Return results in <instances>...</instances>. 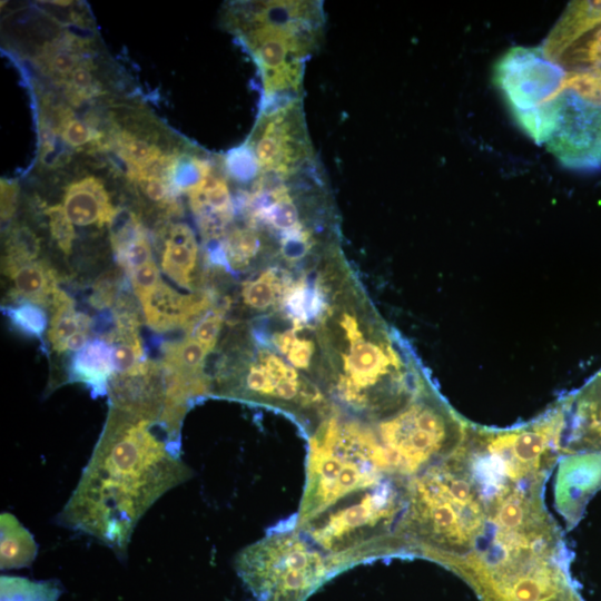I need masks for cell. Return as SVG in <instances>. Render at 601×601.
Returning a JSON list of instances; mask_svg holds the SVG:
<instances>
[{"mask_svg": "<svg viewBox=\"0 0 601 601\" xmlns=\"http://www.w3.org/2000/svg\"><path fill=\"white\" fill-rule=\"evenodd\" d=\"M293 282L285 270L269 267L255 278L244 282L240 293L243 302L247 308L258 312L268 311L282 304Z\"/></svg>", "mask_w": 601, "mask_h": 601, "instance_id": "cell-23", "label": "cell"}, {"mask_svg": "<svg viewBox=\"0 0 601 601\" xmlns=\"http://www.w3.org/2000/svg\"><path fill=\"white\" fill-rule=\"evenodd\" d=\"M186 193L205 242L223 240L235 215L225 178L213 169L201 183Z\"/></svg>", "mask_w": 601, "mask_h": 601, "instance_id": "cell-14", "label": "cell"}, {"mask_svg": "<svg viewBox=\"0 0 601 601\" xmlns=\"http://www.w3.org/2000/svg\"><path fill=\"white\" fill-rule=\"evenodd\" d=\"M247 144L255 155L258 176L288 179L318 160L308 136L302 100L260 112Z\"/></svg>", "mask_w": 601, "mask_h": 601, "instance_id": "cell-10", "label": "cell"}, {"mask_svg": "<svg viewBox=\"0 0 601 601\" xmlns=\"http://www.w3.org/2000/svg\"><path fill=\"white\" fill-rule=\"evenodd\" d=\"M225 167L227 173L239 183L254 181L258 176L256 158L247 142L228 151Z\"/></svg>", "mask_w": 601, "mask_h": 601, "instance_id": "cell-34", "label": "cell"}, {"mask_svg": "<svg viewBox=\"0 0 601 601\" xmlns=\"http://www.w3.org/2000/svg\"><path fill=\"white\" fill-rule=\"evenodd\" d=\"M565 75L541 48H512L494 67L495 86L518 125L536 144H545L554 129L555 99L563 89Z\"/></svg>", "mask_w": 601, "mask_h": 601, "instance_id": "cell-9", "label": "cell"}, {"mask_svg": "<svg viewBox=\"0 0 601 601\" xmlns=\"http://www.w3.org/2000/svg\"><path fill=\"white\" fill-rule=\"evenodd\" d=\"M63 208L71 223L78 226L111 224L119 213L102 183L91 176L67 187Z\"/></svg>", "mask_w": 601, "mask_h": 601, "instance_id": "cell-16", "label": "cell"}, {"mask_svg": "<svg viewBox=\"0 0 601 601\" xmlns=\"http://www.w3.org/2000/svg\"><path fill=\"white\" fill-rule=\"evenodd\" d=\"M116 148L120 158L134 170L145 168L162 156L156 145L127 131L117 135Z\"/></svg>", "mask_w": 601, "mask_h": 601, "instance_id": "cell-29", "label": "cell"}, {"mask_svg": "<svg viewBox=\"0 0 601 601\" xmlns=\"http://www.w3.org/2000/svg\"><path fill=\"white\" fill-rule=\"evenodd\" d=\"M554 62L569 72L601 68V24L569 46Z\"/></svg>", "mask_w": 601, "mask_h": 601, "instance_id": "cell-27", "label": "cell"}, {"mask_svg": "<svg viewBox=\"0 0 601 601\" xmlns=\"http://www.w3.org/2000/svg\"><path fill=\"white\" fill-rule=\"evenodd\" d=\"M229 268L243 270L263 253L264 233L249 225L229 230L221 240Z\"/></svg>", "mask_w": 601, "mask_h": 601, "instance_id": "cell-25", "label": "cell"}, {"mask_svg": "<svg viewBox=\"0 0 601 601\" xmlns=\"http://www.w3.org/2000/svg\"><path fill=\"white\" fill-rule=\"evenodd\" d=\"M372 425L393 471L412 480L451 455L471 424L428 380L406 405Z\"/></svg>", "mask_w": 601, "mask_h": 601, "instance_id": "cell-7", "label": "cell"}, {"mask_svg": "<svg viewBox=\"0 0 601 601\" xmlns=\"http://www.w3.org/2000/svg\"><path fill=\"white\" fill-rule=\"evenodd\" d=\"M227 22L254 58L263 81L260 112L302 100L308 58L324 33L322 2L270 0L237 3Z\"/></svg>", "mask_w": 601, "mask_h": 601, "instance_id": "cell-3", "label": "cell"}, {"mask_svg": "<svg viewBox=\"0 0 601 601\" xmlns=\"http://www.w3.org/2000/svg\"><path fill=\"white\" fill-rule=\"evenodd\" d=\"M197 259L198 244L190 227L181 223L170 225L164 240L162 272L180 287L191 289Z\"/></svg>", "mask_w": 601, "mask_h": 601, "instance_id": "cell-18", "label": "cell"}, {"mask_svg": "<svg viewBox=\"0 0 601 601\" xmlns=\"http://www.w3.org/2000/svg\"><path fill=\"white\" fill-rule=\"evenodd\" d=\"M128 277L137 297L149 292L161 280L159 269L154 260L138 267Z\"/></svg>", "mask_w": 601, "mask_h": 601, "instance_id": "cell-40", "label": "cell"}, {"mask_svg": "<svg viewBox=\"0 0 601 601\" xmlns=\"http://www.w3.org/2000/svg\"><path fill=\"white\" fill-rule=\"evenodd\" d=\"M39 239L27 227H17L11 230L6 240V255L2 264L32 262L39 254Z\"/></svg>", "mask_w": 601, "mask_h": 601, "instance_id": "cell-31", "label": "cell"}, {"mask_svg": "<svg viewBox=\"0 0 601 601\" xmlns=\"http://www.w3.org/2000/svg\"><path fill=\"white\" fill-rule=\"evenodd\" d=\"M555 126L548 150L566 168L601 169V104L562 89L555 99Z\"/></svg>", "mask_w": 601, "mask_h": 601, "instance_id": "cell-11", "label": "cell"}, {"mask_svg": "<svg viewBox=\"0 0 601 601\" xmlns=\"http://www.w3.org/2000/svg\"><path fill=\"white\" fill-rule=\"evenodd\" d=\"M114 254L118 264L127 275L150 260H154L147 233L126 246L115 250Z\"/></svg>", "mask_w": 601, "mask_h": 601, "instance_id": "cell-36", "label": "cell"}, {"mask_svg": "<svg viewBox=\"0 0 601 601\" xmlns=\"http://www.w3.org/2000/svg\"><path fill=\"white\" fill-rule=\"evenodd\" d=\"M560 402L564 413L561 452L601 453V370Z\"/></svg>", "mask_w": 601, "mask_h": 601, "instance_id": "cell-12", "label": "cell"}, {"mask_svg": "<svg viewBox=\"0 0 601 601\" xmlns=\"http://www.w3.org/2000/svg\"><path fill=\"white\" fill-rule=\"evenodd\" d=\"M51 319L48 338L53 351H67L68 339L80 331H90L92 319L87 314L76 311L75 300L59 287L51 299Z\"/></svg>", "mask_w": 601, "mask_h": 601, "instance_id": "cell-21", "label": "cell"}, {"mask_svg": "<svg viewBox=\"0 0 601 601\" xmlns=\"http://www.w3.org/2000/svg\"><path fill=\"white\" fill-rule=\"evenodd\" d=\"M164 413L109 402L91 457L59 514L62 524L118 554L127 551L148 509L193 475L181 459L180 430L169 425Z\"/></svg>", "mask_w": 601, "mask_h": 601, "instance_id": "cell-1", "label": "cell"}, {"mask_svg": "<svg viewBox=\"0 0 601 601\" xmlns=\"http://www.w3.org/2000/svg\"><path fill=\"white\" fill-rule=\"evenodd\" d=\"M211 393L278 408L292 416L311 437L333 413L326 393L274 353L269 346L242 356L239 364H224Z\"/></svg>", "mask_w": 601, "mask_h": 601, "instance_id": "cell-8", "label": "cell"}, {"mask_svg": "<svg viewBox=\"0 0 601 601\" xmlns=\"http://www.w3.org/2000/svg\"><path fill=\"white\" fill-rule=\"evenodd\" d=\"M2 312L26 335L41 338L47 328V314L37 304L20 302L18 305L2 307Z\"/></svg>", "mask_w": 601, "mask_h": 601, "instance_id": "cell-30", "label": "cell"}, {"mask_svg": "<svg viewBox=\"0 0 601 601\" xmlns=\"http://www.w3.org/2000/svg\"><path fill=\"white\" fill-rule=\"evenodd\" d=\"M49 219V229L59 249L69 255L72 249L76 233L63 206L53 205L46 209Z\"/></svg>", "mask_w": 601, "mask_h": 601, "instance_id": "cell-35", "label": "cell"}, {"mask_svg": "<svg viewBox=\"0 0 601 601\" xmlns=\"http://www.w3.org/2000/svg\"><path fill=\"white\" fill-rule=\"evenodd\" d=\"M59 589L52 582L1 577V601H57Z\"/></svg>", "mask_w": 601, "mask_h": 601, "instance_id": "cell-28", "label": "cell"}, {"mask_svg": "<svg viewBox=\"0 0 601 601\" xmlns=\"http://www.w3.org/2000/svg\"><path fill=\"white\" fill-rule=\"evenodd\" d=\"M349 279L319 319L324 390L343 413L375 423L406 405L430 378Z\"/></svg>", "mask_w": 601, "mask_h": 601, "instance_id": "cell-2", "label": "cell"}, {"mask_svg": "<svg viewBox=\"0 0 601 601\" xmlns=\"http://www.w3.org/2000/svg\"><path fill=\"white\" fill-rule=\"evenodd\" d=\"M2 272L13 283L12 298L49 306L58 288L56 272L45 262L2 264Z\"/></svg>", "mask_w": 601, "mask_h": 601, "instance_id": "cell-20", "label": "cell"}, {"mask_svg": "<svg viewBox=\"0 0 601 601\" xmlns=\"http://www.w3.org/2000/svg\"><path fill=\"white\" fill-rule=\"evenodd\" d=\"M38 551L31 533L16 519L4 512L0 516V566L2 570L31 564Z\"/></svg>", "mask_w": 601, "mask_h": 601, "instance_id": "cell-22", "label": "cell"}, {"mask_svg": "<svg viewBox=\"0 0 601 601\" xmlns=\"http://www.w3.org/2000/svg\"><path fill=\"white\" fill-rule=\"evenodd\" d=\"M114 374L112 347L105 339L90 341L69 366V380L86 384L95 397L108 393Z\"/></svg>", "mask_w": 601, "mask_h": 601, "instance_id": "cell-19", "label": "cell"}, {"mask_svg": "<svg viewBox=\"0 0 601 601\" xmlns=\"http://www.w3.org/2000/svg\"><path fill=\"white\" fill-rule=\"evenodd\" d=\"M85 41L66 33L47 43L39 56L42 69L58 82H63L85 59Z\"/></svg>", "mask_w": 601, "mask_h": 601, "instance_id": "cell-24", "label": "cell"}, {"mask_svg": "<svg viewBox=\"0 0 601 601\" xmlns=\"http://www.w3.org/2000/svg\"><path fill=\"white\" fill-rule=\"evenodd\" d=\"M410 482L398 475L385 476L306 521H296L297 528L341 572L364 561L401 555L397 533L407 506Z\"/></svg>", "mask_w": 601, "mask_h": 601, "instance_id": "cell-4", "label": "cell"}, {"mask_svg": "<svg viewBox=\"0 0 601 601\" xmlns=\"http://www.w3.org/2000/svg\"><path fill=\"white\" fill-rule=\"evenodd\" d=\"M92 69L91 60L85 58L65 81L66 95L71 104L79 105L99 92Z\"/></svg>", "mask_w": 601, "mask_h": 601, "instance_id": "cell-33", "label": "cell"}, {"mask_svg": "<svg viewBox=\"0 0 601 601\" xmlns=\"http://www.w3.org/2000/svg\"><path fill=\"white\" fill-rule=\"evenodd\" d=\"M120 276L116 272L101 275L93 284L89 302L97 309L111 307L120 294Z\"/></svg>", "mask_w": 601, "mask_h": 601, "instance_id": "cell-39", "label": "cell"}, {"mask_svg": "<svg viewBox=\"0 0 601 601\" xmlns=\"http://www.w3.org/2000/svg\"><path fill=\"white\" fill-rule=\"evenodd\" d=\"M227 305H215L199 317L187 331L186 335L195 338L209 352L217 344V338L225 319Z\"/></svg>", "mask_w": 601, "mask_h": 601, "instance_id": "cell-32", "label": "cell"}, {"mask_svg": "<svg viewBox=\"0 0 601 601\" xmlns=\"http://www.w3.org/2000/svg\"><path fill=\"white\" fill-rule=\"evenodd\" d=\"M161 353V363L179 373L191 376L207 375L204 372V364L210 352L190 336L164 343Z\"/></svg>", "mask_w": 601, "mask_h": 601, "instance_id": "cell-26", "label": "cell"}, {"mask_svg": "<svg viewBox=\"0 0 601 601\" xmlns=\"http://www.w3.org/2000/svg\"><path fill=\"white\" fill-rule=\"evenodd\" d=\"M138 299L147 325L158 333L178 327L187 331L216 305V295L211 290L181 294L162 279Z\"/></svg>", "mask_w": 601, "mask_h": 601, "instance_id": "cell-13", "label": "cell"}, {"mask_svg": "<svg viewBox=\"0 0 601 601\" xmlns=\"http://www.w3.org/2000/svg\"><path fill=\"white\" fill-rule=\"evenodd\" d=\"M388 475L398 474L393 471L372 423L335 407L309 437L297 523Z\"/></svg>", "mask_w": 601, "mask_h": 601, "instance_id": "cell-5", "label": "cell"}, {"mask_svg": "<svg viewBox=\"0 0 601 601\" xmlns=\"http://www.w3.org/2000/svg\"><path fill=\"white\" fill-rule=\"evenodd\" d=\"M60 132L62 139L71 147H82L88 144L101 145L102 134L75 118L63 117L60 124Z\"/></svg>", "mask_w": 601, "mask_h": 601, "instance_id": "cell-38", "label": "cell"}, {"mask_svg": "<svg viewBox=\"0 0 601 601\" xmlns=\"http://www.w3.org/2000/svg\"><path fill=\"white\" fill-rule=\"evenodd\" d=\"M18 186L14 183L1 181V219L7 221L14 213L17 204Z\"/></svg>", "mask_w": 601, "mask_h": 601, "instance_id": "cell-41", "label": "cell"}, {"mask_svg": "<svg viewBox=\"0 0 601 601\" xmlns=\"http://www.w3.org/2000/svg\"><path fill=\"white\" fill-rule=\"evenodd\" d=\"M601 486V453H572L562 461L556 500L564 516L574 524L588 499Z\"/></svg>", "mask_w": 601, "mask_h": 601, "instance_id": "cell-15", "label": "cell"}, {"mask_svg": "<svg viewBox=\"0 0 601 601\" xmlns=\"http://www.w3.org/2000/svg\"><path fill=\"white\" fill-rule=\"evenodd\" d=\"M236 572L259 601H306L341 571L296 524V516L244 548Z\"/></svg>", "mask_w": 601, "mask_h": 601, "instance_id": "cell-6", "label": "cell"}, {"mask_svg": "<svg viewBox=\"0 0 601 601\" xmlns=\"http://www.w3.org/2000/svg\"><path fill=\"white\" fill-rule=\"evenodd\" d=\"M601 24V1H572L551 29L542 51L551 61L588 31Z\"/></svg>", "mask_w": 601, "mask_h": 601, "instance_id": "cell-17", "label": "cell"}, {"mask_svg": "<svg viewBox=\"0 0 601 601\" xmlns=\"http://www.w3.org/2000/svg\"><path fill=\"white\" fill-rule=\"evenodd\" d=\"M563 88L572 90L585 99L601 104V68L566 72Z\"/></svg>", "mask_w": 601, "mask_h": 601, "instance_id": "cell-37", "label": "cell"}, {"mask_svg": "<svg viewBox=\"0 0 601 601\" xmlns=\"http://www.w3.org/2000/svg\"><path fill=\"white\" fill-rule=\"evenodd\" d=\"M42 2H47V3H50V4H55V6H69L70 3H72L71 1H42Z\"/></svg>", "mask_w": 601, "mask_h": 601, "instance_id": "cell-42", "label": "cell"}]
</instances>
